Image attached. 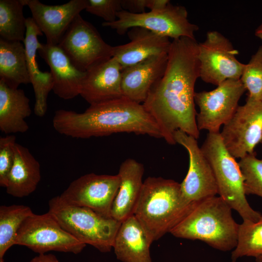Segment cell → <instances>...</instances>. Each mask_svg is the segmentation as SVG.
Returning a JSON list of instances; mask_svg holds the SVG:
<instances>
[{
	"mask_svg": "<svg viewBox=\"0 0 262 262\" xmlns=\"http://www.w3.org/2000/svg\"><path fill=\"white\" fill-rule=\"evenodd\" d=\"M198 43L181 37L171 42L166 68L143 103L168 144H176L173 135L180 130L197 139L195 85L199 78Z\"/></svg>",
	"mask_w": 262,
	"mask_h": 262,
	"instance_id": "1",
	"label": "cell"
},
{
	"mask_svg": "<svg viewBox=\"0 0 262 262\" xmlns=\"http://www.w3.org/2000/svg\"><path fill=\"white\" fill-rule=\"evenodd\" d=\"M59 133L86 139L119 132L162 138L159 128L143 104L124 97L90 104L83 113L60 109L52 119Z\"/></svg>",
	"mask_w": 262,
	"mask_h": 262,
	"instance_id": "2",
	"label": "cell"
},
{
	"mask_svg": "<svg viewBox=\"0 0 262 262\" xmlns=\"http://www.w3.org/2000/svg\"><path fill=\"white\" fill-rule=\"evenodd\" d=\"M195 203L185 200L178 182L148 177L143 182L133 215L153 242L170 232Z\"/></svg>",
	"mask_w": 262,
	"mask_h": 262,
	"instance_id": "3",
	"label": "cell"
},
{
	"mask_svg": "<svg viewBox=\"0 0 262 262\" xmlns=\"http://www.w3.org/2000/svg\"><path fill=\"white\" fill-rule=\"evenodd\" d=\"M231 210L220 196L207 198L196 203L170 233L177 238L203 241L223 251L234 249L239 224L234 220Z\"/></svg>",
	"mask_w": 262,
	"mask_h": 262,
	"instance_id": "4",
	"label": "cell"
},
{
	"mask_svg": "<svg viewBox=\"0 0 262 262\" xmlns=\"http://www.w3.org/2000/svg\"><path fill=\"white\" fill-rule=\"evenodd\" d=\"M200 147L212 168L219 196L243 221L259 220L262 215L248 203L239 163L226 148L220 132H209Z\"/></svg>",
	"mask_w": 262,
	"mask_h": 262,
	"instance_id": "5",
	"label": "cell"
},
{
	"mask_svg": "<svg viewBox=\"0 0 262 262\" xmlns=\"http://www.w3.org/2000/svg\"><path fill=\"white\" fill-rule=\"evenodd\" d=\"M63 228L80 242L101 252H109L121 223L86 207L61 203L58 196L49 202V211Z\"/></svg>",
	"mask_w": 262,
	"mask_h": 262,
	"instance_id": "6",
	"label": "cell"
},
{
	"mask_svg": "<svg viewBox=\"0 0 262 262\" xmlns=\"http://www.w3.org/2000/svg\"><path fill=\"white\" fill-rule=\"evenodd\" d=\"M117 19L113 22H103L102 26L115 30L119 34H124L129 29L140 27L157 34L172 38L195 39V33L198 27L188 19V12L182 6L170 2L164 8L139 14L125 10L117 13Z\"/></svg>",
	"mask_w": 262,
	"mask_h": 262,
	"instance_id": "7",
	"label": "cell"
},
{
	"mask_svg": "<svg viewBox=\"0 0 262 262\" xmlns=\"http://www.w3.org/2000/svg\"><path fill=\"white\" fill-rule=\"evenodd\" d=\"M16 245L39 254L50 251L78 254L86 246L65 230L49 212L28 217L19 229Z\"/></svg>",
	"mask_w": 262,
	"mask_h": 262,
	"instance_id": "8",
	"label": "cell"
},
{
	"mask_svg": "<svg viewBox=\"0 0 262 262\" xmlns=\"http://www.w3.org/2000/svg\"><path fill=\"white\" fill-rule=\"evenodd\" d=\"M58 45L72 63L83 72L113 55L114 47L107 44L95 27L80 14L71 23Z\"/></svg>",
	"mask_w": 262,
	"mask_h": 262,
	"instance_id": "9",
	"label": "cell"
},
{
	"mask_svg": "<svg viewBox=\"0 0 262 262\" xmlns=\"http://www.w3.org/2000/svg\"><path fill=\"white\" fill-rule=\"evenodd\" d=\"M238 51L230 41L215 31L207 33L198 43L199 78L204 82L218 85L229 79H240L245 64L236 57Z\"/></svg>",
	"mask_w": 262,
	"mask_h": 262,
	"instance_id": "10",
	"label": "cell"
},
{
	"mask_svg": "<svg viewBox=\"0 0 262 262\" xmlns=\"http://www.w3.org/2000/svg\"><path fill=\"white\" fill-rule=\"evenodd\" d=\"M246 91L240 79H229L213 90L196 92L195 101L199 109L196 117L199 131L220 132V127L235 114Z\"/></svg>",
	"mask_w": 262,
	"mask_h": 262,
	"instance_id": "11",
	"label": "cell"
},
{
	"mask_svg": "<svg viewBox=\"0 0 262 262\" xmlns=\"http://www.w3.org/2000/svg\"><path fill=\"white\" fill-rule=\"evenodd\" d=\"M120 184L118 174H86L71 182L58 197L65 205L88 208L103 216L112 217V204Z\"/></svg>",
	"mask_w": 262,
	"mask_h": 262,
	"instance_id": "12",
	"label": "cell"
},
{
	"mask_svg": "<svg viewBox=\"0 0 262 262\" xmlns=\"http://www.w3.org/2000/svg\"><path fill=\"white\" fill-rule=\"evenodd\" d=\"M223 126L220 136L235 158L254 153L255 147L262 142V101L246 99Z\"/></svg>",
	"mask_w": 262,
	"mask_h": 262,
	"instance_id": "13",
	"label": "cell"
},
{
	"mask_svg": "<svg viewBox=\"0 0 262 262\" xmlns=\"http://www.w3.org/2000/svg\"><path fill=\"white\" fill-rule=\"evenodd\" d=\"M173 137L176 144L183 146L189 155L188 172L180 183L183 198L189 203H195L218 194L212 168L197 139L180 130L176 131Z\"/></svg>",
	"mask_w": 262,
	"mask_h": 262,
	"instance_id": "14",
	"label": "cell"
},
{
	"mask_svg": "<svg viewBox=\"0 0 262 262\" xmlns=\"http://www.w3.org/2000/svg\"><path fill=\"white\" fill-rule=\"evenodd\" d=\"M32 18L46 37L47 43L58 45L68 28L88 5V0H71L62 5H49L38 0H22Z\"/></svg>",
	"mask_w": 262,
	"mask_h": 262,
	"instance_id": "15",
	"label": "cell"
},
{
	"mask_svg": "<svg viewBox=\"0 0 262 262\" xmlns=\"http://www.w3.org/2000/svg\"><path fill=\"white\" fill-rule=\"evenodd\" d=\"M38 51L50 67L54 94L66 100L80 95L86 72L78 69L58 45L42 44Z\"/></svg>",
	"mask_w": 262,
	"mask_h": 262,
	"instance_id": "16",
	"label": "cell"
},
{
	"mask_svg": "<svg viewBox=\"0 0 262 262\" xmlns=\"http://www.w3.org/2000/svg\"><path fill=\"white\" fill-rule=\"evenodd\" d=\"M80 96L90 104L123 97L122 68L117 61L112 57L86 71Z\"/></svg>",
	"mask_w": 262,
	"mask_h": 262,
	"instance_id": "17",
	"label": "cell"
},
{
	"mask_svg": "<svg viewBox=\"0 0 262 262\" xmlns=\"http://www.w3.org/2000/svg\"><path fill=\"white\" fill-rule=\"evenodd\" d=\"M168 53L153 56L122 70L123 97L142 104L154 84L164 75Z\"/></svg>",
	"mask_w": 262,
	"mask_h": 262,
	"instance_id": "18",
	"label": "cell"
},
{
	"mask_svg": "<svg viewBox=\"0 0 262 262\" xmlns=\"http://www.w3.org/2000/svg\"><path fill=\"white\" fill-rule=\"evenodd\" d=\"M130 29L128 32L130 41L114 47L113 57L119 63L122 70L153 56L168 53L171 44L168 37L143 28Z\"/></svg>",
	"mask_w": 262,
	"mask_h": 262,
	"instance_id": "19",
	"label": "cell"
},
{
	"mask_svg": "<svg viewBox=\"0 0 262 262\" xmlns=\"http://www.w3.org/2000/svg\"><path fill=\"white\" fill-rule=\"evenodd\" d=\"M26 33L24 45L26 50L29 75L35 95L34 107L35 115L39 117L45 115L47 110V98L49 93L52 90L53 80L50 72L40 70L36 61V53L42 44L38 40V36L43 33L32 17L26 18Z\"/></svg>",
	"mask_w": 262,
	"mask_h": 262,
	"instance_id": "20",
	"label": "cell"
},
{
	"mask_svg": "<svg viewBox=\"0 0 262 262\" xmlns=\"http://www.w3.org/2000/svg\"><path fill=\"white\" fill-rule=\"evenodd\" d=\"M143 165L131 158L123 162L117 173L120 178L118 192L113 201L111 216L122 222L133 215L143 186Z\"/></svg>",
	"mask_w": 262,
	"mask_h": 262,
	"instance_id": "21",
	"label": "cell"
},
{
	"mask_svg": "<svg viewBox=\"0 0 262 262\" xmlns=\"http://www.w3.org/2000/svg\"><path fill=\"white\" fill-rule=\"evenodd\" d=\"M152 242L132 215L121 223L113 248L116 258L122 262H152L150 253Z\"/></svg>",
	"mask_w": 262,
	"mask_h": 262,
	"instance_id": "22",
	"label": "cell"
},
{
	"mask_svg": "<svg viewBox=\"0 0 262 262\" xmlns=\"http://www.w3.org/2000/svg\"><path fill=\"white\" fill-rule=\"evenodd\" d=\"M31 113L30 99L24 91L0 80V131L7 135L26 132L29 127L26 119Z\"/></svg>",
	"mask_w": 262,
	"mask_h": 262,
	"instance_id": "23",
	"label": "cell"
},
{
	"mask_svg": "<svg viewBox=\"0 0 262 262\" xmlns=\"http://www.w3.org/2000/svg\"><path fill=\"white\" fill-rule=\"evenodd\" d=\"M14 163L8 175L6 192L23 197L33 192L41 180L40 165L30 150L16 143Z\"/></svg>",
	"mask_w": 262,
	"mask_h": 262,
	"instance_id": "24",
	"label": "cell"
},
{
	"mask_svg": "<svg viewBox=\"0 0 262 262\" xmlns=\"http://www.w3.org/2000/svg\"><path fill=\"white\" fill-rule=\"evenodd\" d=\"M0 80L13 88L31 83L25 48L21 42L0 38Z\"/></svg>",
	"mask_w": 262,
	"mask_h": 262,
	"instance_id": "25",
	"label": "cell"
},
{
	"mask_svg": "<svg viewBox=\"0 0 262 262\" xmlns=\"http://www.w3.org/2000/svg\"><path fill=\"white\" fill-rule=\"evenodd\" d=\"M34 213L23 205H1L0 207V259L16 245L19 229L22 223Z\"/></svg>",
	"mask_w": 262,
	"mask_h": 262,
	"instance_id": "26",
	"label": "cell"
},
{
	"mask_svg": "<svg viewBox=\"0 0 262 262\" xmlns=\"http://www.w3.org/2000/svg\"><path fill=\"white\" fill-rule=\"evenodd\" d=\"M24 6L22 0H0V38L24 42L26 33Z\"/></svg>",
	"mask_w": 262,
	"mask_h": 262,
	"instance_id": "27",
	"label": "cell"
},
{
	"mask_svg": "<svg viewBox=\"0 0 262 262\" xmlns=\"http://www.w3.org/2000/svg\"><path fill=\"white\" fill-rule=\"evenodd\" d=\"M262 255V217L256 222L243 221L239 225L236 246L231 253V261L243 256Z\"/></svg>",
	"mask_w": 262,
	"mask_h": 262,
	"instance_id": "28",
	"label": "cell"
},
{
	"mask_svg": "<svg viewBox=\"0 0 262 262\" xmlns=\"http://www.w3.org/2000/svg\"><path fill=\"white\" fill-rule=\"evenodd\" d=\"M240 80L248 92L246 99L262 101V45L245 64Z\"/></svg>",
	"mask_w": 262,
	"mask_h": 262,
	"instance_id": "29",
	"label": "cell"
},
{
	"mask_svg": "<svg viewBox=\"0 0 262 262\" xmlns=\"http://www.w3.org/2000/svg\"><path fill=\"white\" fill-rule=\"evenodd\" d=\"M238 163L244 178L246 195L262 197V159H258L254 152L240 159Z\"/></svg>",
	"mask_w": 262,
	"mask_h": 262,
	"instance_id": "30",
	"label": "cell"
},
{
	"mask_svg": "<svg viewBox=\"0 0 262 262\" xmlns=\"http://www.w3.org/2000/svg\"><path fill=\"white\" fill-rule=\"evenodd\" d=\"M16 140V136L12 134L0 138V185L5 188L14 163Z\"/></svg>",
	"mask_w": 262,
	"mask_h": 262,
	"instance_id": "31",
	"label": "cell"
},
{
	"mask_svg": "<svg viewBox=\"0 0 262 262\" xmlns=\"http://www.w3.org/2000/svg\"><path fill=\"white\" fill-rule=\"evenodd\" d=\"M85 10L101 17L104 22H113L117 19V13L123 8L121 0H88Z\"/></svg>",
	"mask_w": 262,
	"mask_h": 262,
	"instance_id": "32",
	"label": "cell"
},
{
	"mask_svg": "<svg viewBox=\"0 0 262 262\" xmlns=\"http://www.w3.org/2000/svg\"><path fill=\"white\" fill-rule=\"evenodd\" d=\"M148 3V0H121L123 10L134 14L145 13Z\"/></svg>",
	"mask_w": 262,
	"mask_h": 262,
	"instance_id": "33",
	"label": "cell"
},
{
	"mask_svg": "<svg viewBox=\"0 0 262 262\" xmlns=\"http://www.w3.org/2000/svg\"><path fill=\"white\" fill-rule=\"evenodd\" d=\"M29 262H59L57 257L53 254L45 253L39 254Z\"/></svg>",
	"mask_w": 262,
	"mask_h": 262,
	"instance_id": "34",
	"label": "cell"
},
{
	"mask_svg": "<svg viewBox=\"0 0 262 262\" xmlns=\"http://www.w3.org/2000/svg\"><path fill=\"white\" fill-rule=\"evenodd\" d=\"M168 0H148L147 8L150 11H156L165 8L169 3Z\"/></svg>",
	"mask_w": 262,
	"mask_h": 262,
	"instance_id": "35",
	"label": "cell"
},
{
	"mask_svg": "<svg viewBox=\"0 0 262 262\" xmlns=\"http://www.w3.org/2000/svg\"><path fill=\"white\" fill-rule=\"evenodd\" d=\"M255 34L262 40V23L256 29Z\"/></svg>",
	"mask_w": 262,
	"mask_h": 262,
	"instance_id": "36",
	"label": "cell"
},
{
	"mask_svg": "<svg viewBox=\"0 0 262 262\" xmlns=\"http://www.w3.org/2000/svg\"><path fill=\"white\" fill-rule=\"evenodd\" d=\"M255 258L256 262H262V255L258 256Z\"/></svg>",
	"mask_w": 262,
	"mask_h": 262,
	"instance_id": "37",
	"label": "cell"
},
{
	"mask_svg": "<svg viewBox=\"0 0 262 262\" xmlns=\"http://www.w3.org/2000/svg\"><path fill=\"white\" fill-rule=\"evenodd\" d=\"M0 262H3V259H0Z\"/></svg>",
	"mask_w": 262,
	"mask_h": 262,
	"instance_id": "38",
	"label": "cell"
},
{
	"mask_svg": "<svg viewBox=\"0 0 262 262\" xmlns=\"http://www.w3.org/2000/svg\"></svg>",
	"mask_w": 262,
	"mask_h": 262,
	"instance_id": "39",
	"label": "cell"
}]
</instances>
